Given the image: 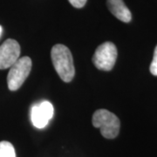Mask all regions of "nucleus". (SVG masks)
<instances>
[{
    "label": "nucleus",
    "instance_id": "nucleus-5",
    "mask_svg": "<svg viewBox=\"0 0 157 157\" xmlns=\"http://www.w3.org/2000/svg\"><path fill=\"white\" fill-rule=\"evenodd\" d=\"M20 45L14 39H9L0 45V69L10 68L19 59Z\"/></svg>",
    "mask_w": 157,
    "mask_h": 157
},
{
    "label": "nucleus",
    "instance_id": "nucleus-6",
    "mask_svg": "<svg viewBox=\"0 0 157 157\" xmlns=\"http://www.w3.org/2000/svg\"><path fill=\"white\" fill-rule=\"evenodd\" d=\"M54 109L49 101H43L40 104L34 105L31 109V120L37 128H44L53 116Z\"/></svg>",
    "mask_w": 157,
    "mask_h": 157
},
{
    "label": "nucleus",
    "instance_id": "nucleus-1",
    "mask_svg": "<svg viewBox=\"0 0 157 157\" xmlns=\"http://www.w3.org/2000/svg\"><path fill=\"white\" fill-rule=\"evenodd\" d=\"M51 58L57 73L65 82H70L74 77L75 69L72 53L66 45H55L51 52Z\"/></svg>",
    "mask_w": 157,
    "mask_h": 157
},
{
    "label": "nucleus",
    "instance_id": "nucleus-7",
    "mask_svg": "<svg viewBox=\"0 0 157 157\" xmlns=\"http://www.w3.org/2000/svg\"><path fill=\"white\" fill-rule=\"evenodd\" d=\"M107 6L109 11L118 19L124 23H128L132 19L131 11L124 4L123 0H107Z\"/></svg>",
    "mask_w": 157,
    "mask_h": 157
},
{
    "label": "nucleus",
    "instance_id": "nucleus-3",
    "mask_svg": "<svg viewBox=\"0 0 157 157\" xmlns=\"http://www.w3.org/2000/svg\"><path fill=\"white\" fill-rule=\"evenodd\" d=\"M32 69V59L27 56L19 58L10 67L7 75V85L11 91H16L24 84Z\"/></svg>",
    "mask_w": 157,
    "mask_h": 157
},
{
    "label": "nucleus",
    "instance_id": "nucleus-9",
    "mask_svg": "<svg viewBox=\"0 0 157 157\" xmlns=\"http://www.w3.org/2000/svg\"><path fill=\"white\" fill-rule=\"evenodd\" d=\"M149 69H150V73L153 75L157 76V45L155 49V52H154V56H153V59H152Z\"/></svg>",
    "mask_w": 157,
    "mask_h": 157
},
{
    "label": "nucleus",
    "instance_id": "nucleus-11",
    "mask_svg": "<svg viewBox=\"0 0 157 157\" xmlns=\"http://www.w3.org/2000/svg\"><path fill=\"white\" fill-rule=\"evenodd\" d=\"M2 31H3V29H2V26L0 25V36H1V33H2Z\"/></svg>",
    "mask_w": 157,
    "mask_h": 157
},
{
    "label": "nucleus",
    "instance_id": "nucleus-10",
    "mask_svg": "<svg viewBox=\"0 0 157 157\" xmlns=\"http://www.w3.org/2000/svg\"><path fill=\"white\" fill-rule=\"evenodd\" d=\"M68 1L75 8H82L86 3V0H68Z\"/></svg>",
    "mask_w": 157,
    "mask_h": 157
},
{
    "label": "nucleus",
    "instance_id": "nucleus-4",
    "mask_svg": "<svg viewBox=\"0 0 157 157\" xmlns=\"http://www.w3.org/2000/svg\"><path fill=\"white\" fill-rule=\"evenodd\" d=\"M117 59V48L112 42H105L99 45L93 56L96 68L102 71H110Z\"/></svg>",
    "mask_w": 157,
    "mask_h": 157
},
{
    "label": "nucleus",
    "instance_id": "nucleus-2",
    "mask_svg": "<svg viewBox=\"0 0 157 157\" xmlns=\"http://www.w3.org/2000/svg\"><path fill=\"white\" fill-rule=\"evenodd\" d=\"M93 125L101 129V135L107 139H114L120 132L121 122L119 118L108 110L99 109L94 112L92 119Z\"/></svg>",
    "mask_w": 157,
    "mask_h": 157
},
{
    "label": "nucleus",
    "instance_id": "nucleus-8",
    "mask_svg": "<svg viewBox=\"0 0 157 157\" xmlns=\"http://www.w3.org/2000/svg\"><path fill=\"white\" fill-rule=\"evenodd\" d=\"M0 157H16L14 147L11 142L6 140L0 142Z\"/></svg>",
    "mask_w": 157,
    "mask_h": 157
}]
</instances>
